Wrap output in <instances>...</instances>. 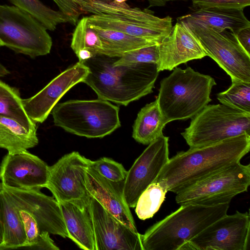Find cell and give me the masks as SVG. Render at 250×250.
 Returning <instances> with one entry per match:
<instances>
[{
  "mask_svg": "<svg viewBox=\"0 0 250 250\" xmlns=\"http://www.w3.org/2000/svg\"><path fill=\"white\" fill-rule=\"evenodd\" d=\"M250 149V135L246 134L190 147L169 158L154 182L167 191L177 194L222 168L240 162Z\"/></svg>",
  "mask_w": 250,
  "mask_h": 250,
  "instance_id": "cell-1",
  "label": "cell"
},
{
  "mask_svg": "<svg viewBox=\"0 0 250 250\" xmlns=\"http://www.w3.org/2000/svg\"><path fill=\"white\" fill-rule=\"evenodd\" d=\"M116 58L98 54L82 62L89 70L83 83L98 98L125 106L153 92L159 73L157 64L114 65Z\"/></svg>",
  "mask_w": 250,
  "mask_h": 250,
  "instance_id": "cell-2",
  "label": "cell"
},
{
  "mask_svg": "<svg viewBox=\"0 0 250 250\" xmlns=\"http://www.w3.org/2000/svg\"><path fill=\"white\" fill-rule=\"evenodd\" d=\"M229 203L181 205L141 235L143 250H189L188 241L227 214Z\"/></svg>",
  "mask_w": 250,
  "mask_h": 250,
  "instance_id": "cell-3",
  "label": "cell"
},
{
  "mask_svg": "<svg viewBox=\"0 0 250 250\" xmlns=\"http://www.w3.org/2000/svg\"><path fill=\"white\" fill-rule=\"evenodd\" d=\"M216 84L212 77L190 67H176L161 81L156 99L167 123L192 118L211 101L210 95Z\"/></svg>",
  "mask_w": 250,
  "mask_h": 250,
  "instance_id": "cell-4",
  "label": "cell"
},
{
  "mask_svg": "<svg viewBox=\"0 0 250 250\" xmlns=\"http://www.w3.org/2000/svg\"><path fill=\"white\" fill-rule=\"evenodd\" d=\"M119 108L109 101L71 100L57 104L51 110L54 125L72 134L101 138L120 127Z\"/></svg>",
  "mask_w": 250,
  "mask_h": 250,
  "instance_id": "cell-5",
  "label": "cell"
},
{
  "mask_svg": "<svg viewBox=\"0 0 250 250\" xmlns=\"http://www.w3.org/2000/svg\"><path fill=\"white\" fill-rule=\"evenodd\" d=\"M2 187L18 209L24 226L26 240L18 250L34 245L43 231L68 237L61 206L55 198L41 189H22L2 184Z\"/></svg>",
  "mask_w": 250,
  "mask_h": 250,
  "instance_id": "cell-6",
  "label": "cell"
},
{
  "mask_svg": "<svg viewBox=\"0 0 250 250\" xmlns=\"http://www.w3.org/2000/svg\"><path fill=\"white\" fill-rule=\"evenodd\" d=\"M244 134L250 135V113L222 104L206 105L191 118L189 126L181 133L189 147Z\"/></svg>",
  "mask_w": 250,
  "mask_h": 250,
  "instance_id": "cell-7",
  "label": "cell"
},
{
  "mask_svg": "<svg viewBox=\"0 0 250 250\" xmlns=\"http://www.w3.org/2000/svg\"><path fill=\"white\" fill-rule=\"evenodd\" d=\"M47 30L25 11L0 4V40L15 52L31 58L49 54L53 42Z\"/></svg>",
  "mask_w": 250,
  "mask_h": 250,
  "instance_id": "cell-8",
  "label": "cell"
},
{
  "mask_svg": "<svg viewBox=\"0 0 250 250\" xmlns=\"http://www.w3.org/2000/svg\"><path fill=\"white\" fill-rule=\"evenodd\" d=\"M250 185V165L237 162L226 167L178 193L179 205L213 206L229 203L236 195L247 191Z\"/></svg>",
  "mask_w": 250,
  "mask_h": 250,
  "instance_id": "cell-9",
  "label": "cell"
},
{
  "mask_svg": "<svg viewBox=\"0 0 250 250\" xmlns=\"http://www.w3.org/2000/svg\"><path fill=\"white\" fill-rule=\"evenodd\" d=\"M184 23L196 36L207 56L225 71L231 81L250 83V55L233 32L229 30L219 32L195 23Z\"/></svg>",
  "mask_w": 250,
  "mask_h": 250,
  "instance_id": "cell-10",
  "label": "cell"
},
{
  "mask_svg": "<svg viewBox=\"0 0 250 250\" xmlns=\"http://www.w3.org/2000/svg\"><path fill=\"white\" fill-rule=\"evenodd\" d=\"M90 160L73 151L62 157L49 167L45 188L59 203H72L81 208L91 200L85 185L86 171Z\"/></svg>",
  "mask_w": 250,
  "mask_h": 250,
  "instance_id": "cell-11",
  "label": "cell"
},
{
  "mask_svg": "<svg viewBox=\"0 0 250 250\" xmlns=\"http://www.w3.org/2000/svg\"><path fill=\"white\" fill-rule=\"evenodd\" d=\"M250 229L248 212L227 214L189 240V250H248Z\"/></svg>",
  "mask_w": 250,
  "mask_h": 250,
  "instance_id": "cell-12",
  "label": "cell"
},
{
  "mask_svg": "<svg viewBox=\"0 0 250 250\" xmlns=\"http://www.w3.org/2000/svg\"><path fill=\"white\" fill-rule=\"evenodd\" d=\"M169 159L168 137L162 135L135 160L124 181V195L129 208L135 207L141 194L155 181Z\"/></svg>",
  "mask_w": 250,
  "mask_h": 250,
  "instance_id": "cell-13",
  "label": "cell"
},
{
  "mask_svg": "<svg viewBox=\"0 0 250 250\" xmlns=\"http://www.w3.org/2000/svg\"><path fill=\"white\" fill-rule=\"evenodd\" d=\"M89 206L95 250H143L142 234L121 222L92 197Z\"/></svg>",
  "mask_w": 250,
  "mask_h": 250,
  "instance_id": "cell-14",
  "label": "cell"
},
{
  "mask_svg": "<svg viewBox=\"0 0 250 250\" xmlns=\"http://www.w3.org/2000/svg\"><path fill=\"white\" fill-rule=\"evenodd\" d=\"M89 72L82 62H78L62 72L36 94L22 99L24 109L35 123H42L60 99L73 86L83 82Z\"/></svg>",
  "mask_w": 250,
  "mask_h": 250,
  "instance_id": "cell-15",
  "label": "cell"
},
{
  "mask_svg": "<svg viewBox=\"0 0 250 250\" xmlns=\"http://www.w3.org/2000/svg\"><path fill=\"white\" fill-rule=\"evenodd\" d=\"M48 166L39 157L27 150L15 154L8 153L0 166V179L5 186L22 189L45 188Z\"/></svg>",
  "mask_w": 250,
  "mask_h": 250,
  "instance_id": "cell-16",
  "label": "cell"
},
{
  "mask_svg": "<svg viewBox=\"0 0 250 250\" xmlns=\"http://www.w3.org/2000/svg\"><path fill=\"white\" fill-rule=\"evenodd\" d=\"M160 72L207 56L198 39L184 22L177 20L171 33L159 44Z\"/></svg>",
  "mask_w": 250,
  "mask_h": 250,
  "instance_id": "cell-17",
  "label": "cell"
},
{
  "mask_svg": "<svg viewBox=\"0 0 250 250\" xmlns=\"http://www.w3.org/2000/svg\"><path fill=\"white\" fill-rule=\"evenodd\" d=\"M124 181H110L90 166L86 171L85 185L91 197L121 222L138 232L129 207L125 199Z\"/></svg>",
  "mask_w": 250,
  "mask_h": 250,
  "instance_id": "cell-18",
  "label": "cell"
},
{
  "mask_svg": "<svg viewBox=\"0 0 250 250\" xmlns=\"http://www.w3.org/2000/svg\"><path fill=\"white\" fill-rule=\"evenodd\" d=\"M243 9L211 7L195 9L192 12L177 18L187 23H195L217 31L229 30L234 34L240 29L250 27V22Z\"/></svg>",
  "mask_w": 250,
  "mask_h": 250,
  "instance_id": "cell-19",
  "label": "cell"
},
{
  "mask_svg": "<svg viewBox=\"0 0 250 250\" xmlns=\"http://www.w3.org/2000/svg\"><path fill=\"white\" fill-rule=\"evenodd\" d=\"M87 19L92 25L121 31L156 44L160 43L168 36L173 28L172 19L160 24L146 25L121 20L105 14H92Z\"/></svg>",
  "mask_w": 250,
  "mask_h": 250,
  "instance_id": "cell-20",
  "label": "cell"
},
{
  "mask_svg": "<svg viewBox=\"0 0 250 250\" xmlns=\"http://www.w3.org/2000/svg\"><path fill=\"white\" fill-rule=\"evenodd\" d=\"M68 237L84 250H95V239L89 205L81 208L70 202L60 203Z\"/></svg>",
  "mask_w": 250,
  "mask_h": 250,
  "instance_id": "cell-21",
  "label": "cell"
},
{
  "mask_svg": "<svg viewBox=\"0 0 250 250\" xmlns=\"http://www.w3.org/2000/svg\"><path fill=\"white\" fill-rule=\"evenodd\" d=\"M0 201L2 239L0 243V250H18L24 245L26 235L19 210L2 187Z\"/></svg>",
  "mask_w": 250,
  "mask_h": 250,
  "instance_id": "cell-22",
  "label": "cell"
},
{
  "mask_svg": "<svg viewBox=\"0 0 250 250\" xmlns=\"http://www.w3.org/2000/svg\"><path fill=\"white\" fill-rule=\"evenodd\" d=\"M167 123L156 99L138 113L133 126L132 137L139 143L149 145L163 135V129Z\"/></svg>",
  "mask_w": 250,
  "mask_h": 250,
  "instance_id": "cell-23",
  "label": "cell"
},
{
  "mask_svg": "<svg viewBox=\"0 0 250 250\" xmlns=\"http://www.w3.org/2000/svg\"><path fill=\"white\" fill-rule=\"evenodd\" d=\"M36 132H31L16 121L0 116V147L8 153H21L38 144Z\"/></svg>",
  "mask_w": 250,
  "mask_h": 250,
  "instance_id": "cell-24",
  "label": "cell"
},
{
  "mask_svg": "<svg viewBox=\"0 0 250 250\" xmlns=\"http://www.w3.org/2000/svg\"><path fill=\"white\" fill-rule=\"evenodd\" d=\"M92 26L102 42L103 49L101 54L109 57H121L130 51L158 44L147 40L117 30Z\"/></svg>",
  "mask_w": 250,
  "mask_h": 250,
  "instance_id": "cell-25",
  "label": "cell"
},
{
  "mask_svg": "<svg viewBox=\"0 0 250 250\" xmlns=\"http://www.w3.org/2000/svg\"><path fill=\"white\" fill-rule=\"evenodd\" d=\"M70 46L81 62L101 54L102 42L97 32L89 22L87 17L82 18L76 24Z\"/></svg>",
  "mask_w": 250,
  "mask_h": 250,
  "instance_id": "cell-26",
  "label": "cell"
},
{
  "mask_svg": "<svg viewBox=\"0 0 250 250\" xmlns=\"http://www.w3.org/2000/svg\"><path fill=\"white\" fill-rule=\"evenodd\" d=\"M0 116L18 122L27 130L36 132V124L27 115L19 90L0 81Z\"/></svg>",
  "mask_w": 250,
  "mask_h": 250,
  "instance_id": "cell-27",
  "label": "cell"
},
{
  "mask_svg": "<svg viewBox=\"0 0 250 250\" xmlns=\"http://www.w3.org/2000/svg\"><path fill=\"white\" fill-rule=\"evenodd\" d=\"M8 0L30 14L47 30L53 31L59 24L68 22L66 17L61 11L52 9L39 0Z\"/></svg>",
  "mask_w": 250,
  "mask_h": 250,
  "instance_id": "cell-28",
  "label": "cell"
},
{
  "mask_svg": "<svg viewBox=\"0 0 250 250\" xmlns=\"http://www.w3.org/2000/svg\"><path fill=\"white\" fill-rule=\"evenodd\" d=\"M167 189L158 182L150 184L141 194L135 206V212L142 220L150 218L159 209L165 200Z\"/></svg>",
  "mask_w": 250,
  "mask_h": 250,
  "instance_id": "cell-29",
  "label": "cell"
},
{
  "mask_svg": "<svg viewBox=\"0 0 250 250\" xmlns=\"http://www.w3.org/2000/svg\"><path fill=\"white\" fill-rule=\"evenodd\" d=\"M231 82L229 89L217 94V99L222 104L250 113V83Z\"/></svg>",
  "mask_w": 250,
  "mask_h": 250,
  "instance_id": "cell-30",
  "label": "cell"
},
{
  "mask_svg": "<svg viewBox=\"0 0 250 250\" xmlns=\"http://www.w3.org/2000/svg\"><path fill=\"white\" fill-rule=\"evenodd\" d=\"M67 18L68 22L76 25L83 14H97L92 6L93 0H53Z\"/></svg>",
  "mask_w": 250,
  "mask_h": 250,
  "instance_id": "cell-31",
  "label": "cell"
},
{
  "mask_svg": "<svg viewBox=\"0 0 250 250\" xmlns=\"http://www.w3.org/2000/svg\"><path fill=\"white\" fill-rule=\"evenodd\" d=\"M159 60V51L158 44L128 52L121 57H117L113 64L114 65L138 63H153L157 64Z\"/></svg>",
  "mask_w": 250,
  "mask_h": 250,
  "instance_id": "cell-32",
  "label": "cell"
},
{
  "mask_svg": "<svg viewBox=\"0 0 250 250\" xmlns=\"http://www.w3.org/2000/svg\"><path fill=\"white\" fill-rule=\"evenodd\" d=\"M89 166L105 178L115 182L124 181L127 172L121 164L107 157L90 160Z\"/></svg>",
  "mask_w": 250,
  "mask_h": 250,
  "instance_id": "cell-33",
  "label": "cell"
},
{
  "mask_svg": "<svg viewBox=\"0 0 250 250\" xmlns=\"http://www.w3.org/2000/svg\"><path fill=\"white\" fill-rule=\"evenodd\" d=\"M195 9L223 7L244 9L250 5V0H191Z\"/></svg>",
  "mask_w": 250,
  "mask_h": 250,
  "instance_id": "cell-34",
  "label": "cell"
},
{
  "mask_svg": "<svg viewBox=\"0 0 250 250\" xmlns=\"http://www.w3.org/2000/svg\"><path fill=\"white\" fill-rule=\"evenodd\" d=\"M49 233L42 232L36 241L33 245L23 248L22 250H59L60 249L55 244L50 238Z\"/></svg>",
  "mask_w": 250,
  "mask_h": 250,
  "instance_id": "cell-35",
  "label": "cell"
},
{
  "mask_svg": "<svg viewBox=\"0 0 250 250\" xmlns=\"http://www.w3.org/2000/svg\"><path fill=\"white\" fill-rule=\"evenodd\" d=\"M234 34L240 44L250 55V27L242 28Z\"/></svg>",
  "mask_w": 250,
  "mask_h": 250,
  "instance_id": "cell-36",
  "label": "cell"
},
{
  "mask_svg": "<svg viewBox=\"0 0 250 250\" xmlns=\"http://www.w3.org/2000/svg\"><path fill=\"white\" fill-rule=\"evenodd\" d=\"M149 3V7L154 6H164L169 1L186 0H147Z\"/></svg>",
  "mask_w": 250,
  "mask_h": 250,
  "instance_id": "cell-37",
  "label": "cell"
},
{
  "mask_svg": "<svg viewBox=\"0 0 250 250\" xmlns=\"http://www.w3.org/2000/svg\"><path fill=\"white\" fill-rule=\"evenodd\" d=\"M2 189V184L0 182V243L2 239V210L0 201V192Z\"/></svg>",
  "mask_w": 250,
  "mask_h": 250,
  "instance_id": "cell-38",
  "label": "cell"
},
{
  "mask_svg": "<svg viewBox=\"0 0 250 250\" xmlns=\"http://www.w3.org/2000/svg\"><path fill=\"white\" fill-rule=\"evenodd\" d=\"M10 73L9 70L0 63V77H5Z\"/></svg>",
  "mask_w": 250,
  "mask_h": 250,
  "instance_id": "cell-39",
  "label": "cell"
},
{
  "mask_svg": "<svg viewBox=\"0 0 250 250\" xmlns=\"http://www.w3.org/2000/svg\"><path fill=\"white\" fill-rule=\"evenodd\" d=\"M128 0H113V1L116 3H121L125 2Z\"/></svg>",
  "mask_w": 250,
  "mask_h": 250,
  "instance_id": "cell-40",
  "label": "cell"
},
{
  "mask_svg": "<svg viewBox=\"0 0 250 250\" xmlns=\"http://www.w3.org/2000/svg\"><path fill=\"white\" fill-rule=\"evenodd\" d=\"M4 46L3 42H1V41L0 40V47L1 46Z\"/></svg>",
  "mask_w": 250,
  "mask_h": 250,
  "instance_id": "cell-41",
  "label": "cell"
}]
</instances>
